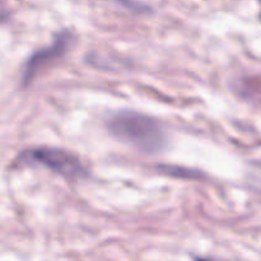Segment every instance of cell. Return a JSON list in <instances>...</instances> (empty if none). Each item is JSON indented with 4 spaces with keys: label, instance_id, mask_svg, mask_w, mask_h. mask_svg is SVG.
<instances>
[{
    "label": "cell",
    "instance_id": "4",
    "mask_svg": "<svg viewBox=\"0 0 261 261\" xmlns=\"http://www.w3.org/2000/svg\"><path fill=\"white\" fill-rule=\"evenodd\" d=\"M196 261H212V260H206V259H196Z\"/></svg>",
    "mask_w": 261,
    "mask_h": 261
},
{
    "label": "cell",
    "instance_id": "1",
    "mask_svg": "<svg viewBox=\"0 0 261 261\" xmlns=\"http://www.w3.org/2000/svg\"><path fill=\"white\" fill-rule=\"evenodd\" d=\"M109 129L115 138L144 153H157L165 147L166 135L160 122L139 112L122 111L114 115Z\"/></svg>",
    "mask_w": 261,
    "mask_h": 261
},
{
    "label": "cell",
    "instance_id": "3",
    "mask_svg": "<svg viewBox=\"0 0 261 261\" xmlns=\"http://www.w3.org/2000/svg\"><path fill=\"white\" fill-rule=\"evenodd\" d=\"M69 42V33L63 32L55 38V42L53 43V46L47 48H43V50L38 51L37 54L33 55L32 59H30L27 66H25L24 75H23V81L28 82L33 76V74L38 70L40 66H42L43 64L47 63L50 59L56 58V56L61 55V54L65 51L66 46Z\"/></svg>",
    "mask_w": 261,
    "mask_h": 261
},
{
    "label": "cell",
    "instance_id": "2",
    "mask_svg": "<svg viewBox=\"0 0 261 261\" xmlns=\"http://www.w3.org/2000/svg\"><path fill=\"white\" fill-rule=\"evenodd\" d=\"M27 161L45 166L53 172L59 173L68 180H79L86 177L87 171L81 161L66 150L56 148H37L27 153Z\"/></svg>",
    "mask_w": 261,
    "mask_h": 261
}]
</instances>
